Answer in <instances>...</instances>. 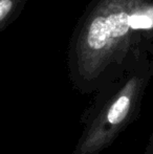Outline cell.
<instances>
[{
    "label": "cell",
    "mask_w": 153,
    "mask_h": 154,
    "mask_svg": "<svg viewBox=\"0 0 153 154\" xmlns=\"http://www.w3.org/2000/svg\"><path fill=\"white\" fill-rule=\"evenodd\" d=\"M152 79H153V44H152Z\"/></svg>",
    "instance_id": "5b68a950"
},
{
    "label": "cell",
    "mask_w": 153,
    "mask_h": 154,
    "mask_svg": "<svg viewBox=\"0 0 153 154\" xmlns=\"http://www.w3.org/2000/svg\"><path fill=\"white\" fill-rule=\"evenodd\" d=\"M144 154H153V131L150 134L149 138H148V142L146 144L145 152Z\"/></svg>",
    "instance_id": "277c9868"
},
{
    "label": "cell",
    "mask_w": 153,
    "mask_h": 154,
    "mask_svg": "<svg viewBox=\"0 0 153 154\" xmlns=\"http://www.w3.org/2000/svg\"><path fill=\"white\" fill-rule=\"evenodd\" d=\"M152 0H91L78 20L67 48L68 77L82 94L115 80L144 44L133 16Z\"/></svg>",
    "instance_id": "6da1fadb"
},
{
    "label": "cell",
    "mask_w": 153,
    "mask_h": 154,
    "mask_svg": "<svg viewBox=\"0 0 153 154\" xmlns=\"http://www.w3.org/2000/svg\"><path fill=\"white\" fill-rule=\"evenodd\" d=\"M29 0H0V32L21 15Z\"/></svg>",
    "instance_id": "3957f363"
},
{
    "label": "cell",
    "mask_w": 153,
    "mask_h": 154,
    "mask_svg": "<svg viewBox=\"0 0 153 154\" xmlns=\"http://www.w3.org/2000/svg\"><path fill=\"white\" fill-rule=\"evenodd\" d=\"M152 44L153 39L145 41L121 75L94 93L80 120L83 130L72 154H100L137 120L152 79Z\"/></svg>",
    "instance_id": "7a4b0ae2"
}]
</instances>
